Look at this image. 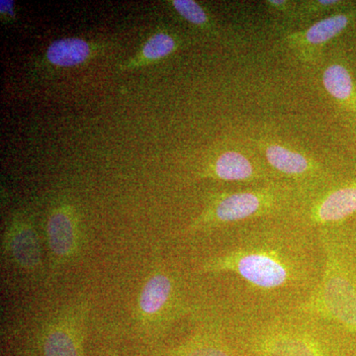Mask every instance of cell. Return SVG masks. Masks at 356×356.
Segmentation results:
<instances>
[{
	"label": "cell",
	"mask_w": 356,
	"mask_h": 356,
	"mask_svg": "<svg viewBox=\"0 0 356 356\" xmlns=\"http://www.w3.org/2000/svg\"><path fill=\"white\" fill-rule=\"evenodd\" d=\"M175 48V42L170 35L159 33L152 37L145 44V57L147 58H159L170 55Z\"/></svg>",
	"instance_id": "e0dca14e"
},
{
	"label": "cell",
	"mask_w": 356,
	"mask_h": 356,
	"mask_svg": "<svg viewBox=\"0 0 356 356\" xmlns=\"http://www.w3.org/2000/svg\"><path fill=\"white\" fill-rule=\"evenodd\" d=\"M46 234L51 273L56 274L74 261L83 245L79 224L70 208L60 207L51 212Z\"/></svg>",
	"instance_id": "30bf717a"
},
{
	"label": "cell",
	"mask_w": 356,
	"mask_h": 356,
	"mask_svg": "<svg viewBox=\"0 0 356 356\" xmlns=\"http://www.w3.org/2000/svg\"><path fill=\"white\" fill-rule=\"evenodd\" d=\"M89 310L88 299L81 297L49 318L40 332L43 356H86L84 339Z\"/></svg>",
	"instance_id": "8992f818"
},
{
	"label": "cell",
	"mask_w": 356,
	"mask_h": 356,
	"mask_svg": "<svg viewBox=\"0 0 356 356\" xmlns=\"http://www.w3.org/2000/svg\"><path fill=\"white\" fill-rule=\"evenodd\" d=\"M350 1L344 0H304L298 1L297 19L298 23L306 24L314 20H320L332 14L341 10L348 6Z\"/></svg>",
	"instance_id": "9a60e30c"
},
{
	"label": "cell",
	"mask_w": 356,
	"mask_h": 356,
	"mask_svg": "<svg viewBox=\"0 0 356 356\" xmlns=\"http://www.w3.org/2000/svg\"><path fill=\"white\" fill-rule=\"evenodd\" d=\"M356 23V2H351L341 10L315 21L306 29L287 32L283 43L295 58L304 65L317 64L325 46Z\"/></svg>",
	"instance_id": "ba28073f"
},
{
	"label": "cell",
	"mask_w": 356,
	"mask_h": 356,
	"mask_svg": "<svg viewBox=\"0 0 356 356\" xmlns=\"http://www.w3.org/2000/svg\"><path fill=\"white\" fill-rule=\"evenodd\" d=\"M90 53L88 44L83 40L67 38L54 42L47 51L51 64L60 67H74L83 63Z\"/></svg>",
	"instance_id": "5bb4252c"
},
{
	"label": "cell",
	"mask_w": 356,
	"mask_h": 356,
	"mask_svg": "<svg viewBox=\"0 0 356 356\" xmlns=\"http://www.w3.org/2000/svg\"><path fill=\"white\" fill-rule=\"evenodd\" d=\"M264 6L269 13L277 17L278 19L284 21L288 24L297 23V6L298 1H290V0H266Z\"/></svg>",
	"instance_id": "ac0fdd59"
},
{
	"label": "cell",
	"mask_w": 356,
	"mask_h": 356,
	"mask_svg": "<svg viewBox=\"0 0 356 356\" xmlns=\"http://www.w3.org/2000/svg\"><path fill=\"white\" fill-rule=\"evenodd\" d=\"M323 86L341 111L356 122V83L348 65L332 63L323 72Z\"/></svg>",
	"instance_id": "4fadbf2b"
},
{
	"label": "cell",
	"mask_w": 356,
	"mask_h": 356,
	"mask_svg": "<svg viewBox=\"0 0 356 356\" xmlns=\"http://www.w3.org/2000/svg\"><path fill=\"white\" fill-rule=\"evenodd\" d=\"M177 278L166 269H156L143 285L136 316L140 324L156 325L189 313Z\"/></svg>",
	"instance_id": "52a82bcc"
},
{
	"label": "cell",
	"mask_w": 356,
	"mask_h": 356,
	"mask_svg": "<svg viewBox=\"0 0 356 356\" xmlns=\"http://www.w3.org/2000/svg\"><path fill=\"white\" fill-rule=\"evenodd\" d=\"M0 8H1V13H10L11 15H13V2L11 1H3L2 0L1 2H0Z\"/></svg>",
	"instance_id": "d6986e66"
},
{
	"label": "cell",
	"mask_w": 356,
	"mask_h": 356,
	"mask_svg": "<svg viewBox=\"0 0 356 356\" xmlns=\"http://www.w3.org/2000/svg\"><path fill=\"white\" fill-rule=\"evenodd\" d=\"M203 322L188 339L163 356H247L229 343L219 317L204 318Z\"/></svg>",
	"instance_id": "7c38bea8"
},
{
	"label": "cell",
	"mask_w": 356,
	"mask_h": 356,
	"mask_svg": "<svg viewBox=\"0 0 356 356\" xmlns=\"http://www.w3.org/2000/svg\"><path fill=\"white\" fill-rule=\"evenodd\" d=\"M172 6L178 14L191 24L204 26L209 22L207 13L193 0H173Z\"/></svg>",
	"instance_id": "2e32d148"
},
{
	"label": "cell",
	"mask_w": 356,
	"mask_h": 356,
	"mask_svg": "<svg viewBox=\"0 0 356 356\" xmlns=\"http://www.w3.org/2000/svg\"><path fill=\"white\" fill-rule=\"evenodd\" d=\"M226 247L201 259L200 275H232L242 286L235 308L286 310L317 288L325 266L318 229L296 213L238 225Z\"/></svg>",
	"instance_id": "6da1fadb"
},
{
	"label": "cell",
	"mask_w": 356,
	"mask_h": 356,
	"mask_svg": "<svg viewBox=\"0 0 356 356\" xmlns=\"http://www.w3.org/2000/svg\"><path fill=\"white\" fill-rule=\"evenodd\" d=\"M303 205L298 191L287 180L252 185L242 191H224L211 198L207 207L185 229L184 235L209 233L264 218L286 216Z\"/></svg>",
	"instance_id": "3957f363"
},
{
	"label": "cell",
	"mask_w": 356,
	"mask_h": 356,
	"mask_svg": "<svg viewBox=\"0 0 356 356\" xmlns=\"http://www.w3.org/2000/svg\"><path fill=\"white\" fill-rule=\"evenodd\" d=\"M218 317L229 343L247 356H356V337L315 314L234 307Z\"/></svg>",
	"instance_id": "7a4b0ae2"
},
{
	"label": "cell",
	"mask_w": 356,
	"mask_h": 356,
	"mask_svg": "<svg viewBox=\"0 0 356 356\" xmlns=\"http://www.w3.org/2000/svg\"><path fill=\"white\" fill-rule=\"evenodd\" d=\"M254 144L271 170L294 185L303 205L337 184L323 163L285 143L262 137L255 139Z\"/></svg>",
	"instance_id": "5b68a950"
},
{
	"label": "cell",
	"mask_w": 356,
	"mask_h": 356,
	"mask_svg": "<svg viewBox=\"0 0 356 356\" xmlns=\"http://www.w3.org/2000/svg\"><path fill=\"white\" fill-rule=\"evenodd\" d=\"M325 250L322 277L295 310L315 314L356 337V266L341 227L318 229Z\"/></svg>",
	"instance_id": "277c9868"
},
{
	"label": "cell",
	"mask_w": 356,
	"mask_h": 356,
	"mask_svg": "<svg viewBox=\"0 0 356 356\" xmlns=\"http://www.w3.org/2000/svg\"><path fill=\"white\" fill-rule=\"evenodd\" d=\"M297 216L314 229L343 226L356 215V178L332 186L304 204Z\"/></svg>",
	"instance_id": "9c48e42d"
},
{
	"label": "cell",
	"mask_w": 356,
	"mask_h": 356,
	"mask_svg": "<svg viewBox=\"0 0 356 356\" xmlns=\"http://www.w3.org/2000/svg\"><path fill=\"white\" fill-rule=\"evenodd\" d=\"M4 252L14 266L28 274H39L43 268V254L38 234L29 222L16 220L7 229Z\"/></svg>",
	"instance_id": "8fae6325"
}]
</instances>
